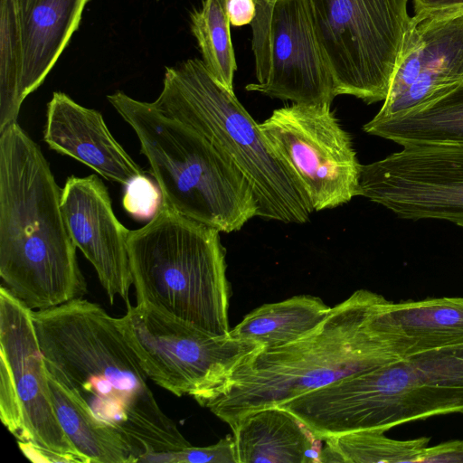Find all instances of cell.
Listing matches in <instances>:
<instances>
[{
  "mask_svg": "<svg viewBox=\"0 0 463 463\" xmlns=\"http://www.w3.org/2000/svg\"><path fill=\"white\" fill-rule=\"evenodd\" d=\"M33 319L47 373L127 442L136 463L191 446L156 402L119 318L78 298L33 311Z\"/></svg>",
  "mask_w": 463,
  "mask_h": 463,
  "instance_id": "1",
  "label": "cell"
},
{
  "mask_svg": "<svg viewBox=\"0 0 463 463\" xmlns=\"http://www.w3.org/2000/svg\"><path fill=\"white\" fill-rule=\"evenodd\" d=\"M61 191L39 146L19 124L1 129V286L33 311L87 293Z\"/></svg>",
  "mask_w": 463,
  "mask_h": 463,
  "instance_id": "2",
  "label": "cell"
},
{
  "mask_svg": "<svg viewBox=\"0 0 463 463\" xmlns=\"http://www.w3.org/2000/svg\"><path fill=\"white\" fill-rule=\"evenodd\" d=\"M387 301L366 289L354 291L307 335L250 354L203 407L232 428L249 413L400 359L373 325Z\"/></svg>",
  "mask_w": 463,
  "mask_h": 463,
  "instance_id": "3",
  "label": "cell"
},
{
  "mask_svg": "<svg viewBox=\"0 0 463 463\" xmlns=\"http://www.w3.org/2000/svg\"><path fill=\"white\" fill-rule=\"evenodd\" d=\"M108 100L133 128L163 202L220 232L241 230L258 214L254 191L241 171L208 138L122 91Z\"/></svg>",
  "mask_w": 463,
  "mask_h": 463,
  "instance_id": "4",
  "label": "cell"
},
{
  "mask_svg": "<svg viewBox=\"0 0 463 463\" xmlns=\"http://www.w3.org/2000/svg\"><path fill=\"white\" fill-rule=\"evenodd\" d=\"M128 255L137 303L228 335L230 284L220 232L162 204L130 231Z\"/></svg>",
  "mask_w": 463,
  "mask_h": 463,
  "instance_id": "5",
  "label": "cell"
},
{
  "mask_svg": "<svg viewBox=\"0 0 463 463\" xmlns=\"http://www.w3.org/2000/svg\"><path fill=\"white\" fill-rule=\"evenodd\" d=\"M153 103L200 132L233 162L254 191L258 217L285 223L309 220V203L270 149L260 124L202 60L166 68L162 90Z\"/></svg>",
  "mask_w": 463,
  "mask_h": 463,
  "instance_id": "6",
  "label": "cell"
},
{
  "mask_svg": "<svg viewBox=\"0 0 463 463\" xmlns=\"http://www.w3.org/2000/svg\"><path fill=\"white\" fill-rule=\"evenodd\" d=\"M322 403L336 435L384 432L431 416L463 414V343L337 380L324 388Z\"/></svg>",
  "mask_w": 463,
  "mask_h": 463,
  "instance_id": "7",
  "label": "cell"
},
{
  "mask_svg": "<svg viewBox=\"0 0 463 463\" xmlns=\"http://www.w3.org/2000/svg\"><path fill=\"white\" fill-rule=\"evenodd\" d=\"M303 2L335 96L384 100L411 34L408 0Z\"/></svg>",
  "mask_w": 463,
  "mask_h": 463,
  "instance_id": "8",
  "label": "cell"
},
{
  "mask_svg": "<svg viewBox=\"0 0 463 463\" xmlns=\"http://www.w3.org/2000/svg\"><path fill=\"white\" fill-rule=\"evenodd\" d=\"M148 378L201 406L217 395L258 344L207 332L142 303L127 305L119 318Z\"/></svg>",
  "mask_w": 463,
  "mask_h": 463,
  "instance_id": "9",
  "label": "cell"
},
{
  "mask_svg": "<svg viewBox=\"0 0 463 463\" xmlns=\"http://www.w3.org/2000/svg\"><path fill=\"white\" fill-rule=\"evenodd\" d=\"M0 418L27 458L88 463L62 430L52 401L33 310L0 287Z\"/></svg>",
  "mask_w": 463,
  "mask_h": 463,
  "instance_id": "10",
  "label": "cell"
},
{
  "mask_svg": "<svg viewBox=\"0 0 463 463\" xmlns=\"http://www.w3.org/2000/svg\"><path fill=\"white\" fill-rule=\"evenodd\" d=\"M260 128L313 212L340 206L359 195L362 165L331 103H293L275 109Z\"/></svg>",
  "mask_w": 463,
  "mask_h": 463,
  "instance_id": "11",
  "label": "cell"
},
{
  "mask_svg": "<svg viewBox=\"0 0 463 463\" xmlns=\"http://www.w3.org/2000/svg\"><path fill=\"white\" fill-rule=\"evenodd\" d=\"M89 0H1L0 130L17 122L78 29Z\"/></svg>",
  "mask_w": 463,
  "mask_h": 463,
  "instance_id": "12",
  "label": "cell"
},
{
  "mask_svg": "<svg viewBox=\"0 0 463 463\" xmlns=\"http://www.w3.org/2000/svg\"><path fill=\"white\" fill-rule=\"evenodd\" d=\"M359 195L402 219L444 220L463 228V146H405L362 165Z\"/></svg>",
  "mask_w": 463,
  "mask_h": 463,
  "instance_id": "13",
  "label": "cell"
},
{
  "mask_svg": "<svg viewBox=\"0 0 463 463\" xmlns=\"http://www.w3.org/2000/svg\"><path fill=\"white\" fill-rule=\"evenodd\" d=\"M61 209L75 246L94 267L110 303L118 296L129 304L130 231L116 217L103 182L95 175L70 176L61 191Z\"/></svg>",
  "mask_w": 463,
  "mask_h": 463,
  "instance_id": "14",
  "label": "cell"
},
{
  "mask_svg": "<svg viewBox=\"0 0 463 463\" xmlns=\"http://www.w3.org/2000/svg\"><path fill=\"white\" fill-rule=\"evenodd\" d=\"M249 91L293 103H332L330 71L315 36L303 0H278L270 27L269 67L263 83Z\"/></svg>",
  "mask_w": 463,
  "mask_h": 463,
  "instance_id": "15",
  "label": "cell"
},
{
  "mask_svg": "<svg viewBox=\"0 0 463 463\" xmlns=\"http://www.w3.org/2000/svg\"><path fill=\"white\" fill-rule=\"evenodd\" d=\"M44 141L58 153L123 185L144 174L114 138L102 115L62 92H54L47 105Z\"/></svg>",
  "mask_w": 463,
  "mask_h": 463,
  "instance_id": "16",
  "label": "cell"
},
{
  "mask_svg": "<svg viewBox=\"0 0 463 463\" xmlns=\"http://www.w3.org/2000/svg\"><path fill=\"white\" fill-rule=\"evenodd\" d=\"M412 19L424 43L421 69L403 93L391 101H383L373 120L405 115L463 82V10Z\"/></svg>",
  "mask_w": 463,
  "mask_h": 463,
  "instance_id": "17",
  "label": "cell"
},
{
  "mask_svg": "<svg viewBox=\"0 0 463 463\" xmlns=\"http://www.w3.org/2000/svg\"><path fill=\"white\" fill-rule=\"evenodd\" d=\"M373 324L400 358L463 343V298L387 301Z\"/></svg>",
  "mask_w": 463,
  "mask_h": 463,
  "instance_id": "18",
  "label": "cell"
},
{
  "mask_svg": "<svg viewBox=\"0 0 463 463\" xmlns=\"http://www.w3.org/2000/svg\"><path fill=\"white\" fill-rule=\"evenodd\" d=\"M232 430L237 463L320 462L323 440L279 406L249 413Z\"/></svg>",
  "mask_w": 463,
  "mask_h": 463,
  "instance_id": "19",
  "label": "cell"
},
{
  "mask_svg": "<svg viewBox=\"0 0 463 463\" xmlns=\"http://www.w3.org/2000/svg\"><path fill=\"white\" fill-rule=\"evenodd\" d=\"M363 128L402 146H463V82L420 109L391 119H371Z\"/></svg>",
  "mask_w": 463,
  "mask_h": 463,
  "instance_id": "20",
  "label": "cell"
},
{
  "mask_svg": "<svg viewBox=\"0 0 463 463\" xmlns=\"http://www.w3.org/2000/svg\"><path fill=\"white\" fill-rule=\"evenodd\" d=\"M331 307L313 296H295L262 305L250 313L229 335L252 342L262 349L275 348L295 342L317 328Z\"/></svg>",
  "mask_w": 463,
  "mask_h": 463,
  "instance_id": "21",
  "label": "cell"
},
{
  "mask_svg": "<svg viewBox=\"0 0 463 463\" xmlns=\"http://www.w3.org/2000/svg\"><path fill=\"white\" fill-rule=\"evenodd\" d=\"M47 377L57 419L88 463H136L120 436L95 420L54 378Z\"/></svg>",
  "mask_w": 463,
  "mask_h": 463,
  "instance_id": "22",
  "label": "cell"
},
{
  "mask_svg": "<svg viewBox=\"0 0 463 463\" xmlns=\"http://www.w3.org/2000/svg\"><path fill=\"white\" fill-rule=\"evenodd\" d=\"M384 432L364 430L330 437L322 448L320 462L405 463L418 462L430 438L398 440Z\"/></svg>",
  "mask_w": 463,
  "mask_h": 463,
  "instance_id": "23",
  "label": "cell"
},
{
  "mask_svg": "<svg viewBox=\"0 0 463 463\" xmlns=\"http://www.w3.org/2000/svg\"><path fill=\"white\" fill-rule=\"evenodd\" d=\"M230 24L226 0H204L201 9L191 14L192 33L197 40L204 66L217 81L233 91L237 64Z\"/></svg>",
  "mask_w": 463,
  "mask_h": 463,
  "instance_id": "24",
  "label": "cell"
},
{
  "mask_svg": "<svg viewBox=\"0 0 463 463\" xmlns=\"http://www.w3.org/2000/svg\"><path fill=\"white\" fill-rule=\"evenodd\" d=\"M142 463H237L232 436H226L207 447L153 452L143 456Z\"/></svg>",
  "mask_w": 463,
  "mask_h": 463,
  "instance_id": "25",
  "label": "cell"
},
{
  "mask_svg": "<svg viewBox=\"0 0 463 463\" xmlns=\"http://www.w3.org/2000/svg\"><path fill=\"white\" fill-rule=\"evenodd\" d=\"M278 0H254L255 15L250 23L251 47L255 58L257 83H263L269 73L270 27L273 11Z\"/></svg>",
  "mask_w": 463,
  "mask_h": 463,
  "instance_id": "26",
  "label": "cell"
},
{
  "mask_svg": "<svg viewBox=\"0 0 463 463\" xmlns=\"http://www.w3.org/2000/svg\"><path fill=\"white\" fill-rule=\"evenodd\" d=\"M125 186L122 200L124 209L137 220L152 219L163 202L159 186L144 174L136 176Z\"/></svg>",
  "mask_w": 463,
  "mask_h": 463,
  "instance_id": "27",
  "label": "cell"
},
{
  "mask_svg": "<svg viewBox=\"0 0 463 463\" xmlns=\"http://www.w3.org/2000/svg\"><path fill=\"white\" fill-rule=\"evenodd\" d=\"M418 463H463V440H450L426 447Z\"/></svg>",
  "mask_w": 463,
  "mask_h": 463,
  "instance_id": "28",
  "label": "cell"
},
{
  "mask_svg": "<svg viewBox=\"0 0 463 463\" xmlns=\"http://www.w3.org/2000/svg\"><path fill=\"white\" fill-rule=\"evenodd\" d=\"M415 17L463 10V0H412Z\"/></svg>",
  "mask_w": 463,
  "mask_h": 463,
  "instance_id": "29",
  "label": "cell"
},
{
  "mask_svg": "<svg viewBox=\"0 0 463 463\" xmlns=\"http://www.w3.org/2000/svg\"><path fill=\"white\" fill-rule=\"evenodd\" d=\"M230 24L241 26L250 24L255 15L254 0H226Z\"/></svg>",
  "mask_w": 463,
  "mask_h": 463,
  "instance_id": "30",
  "label": "cell"
}]
</instances>
